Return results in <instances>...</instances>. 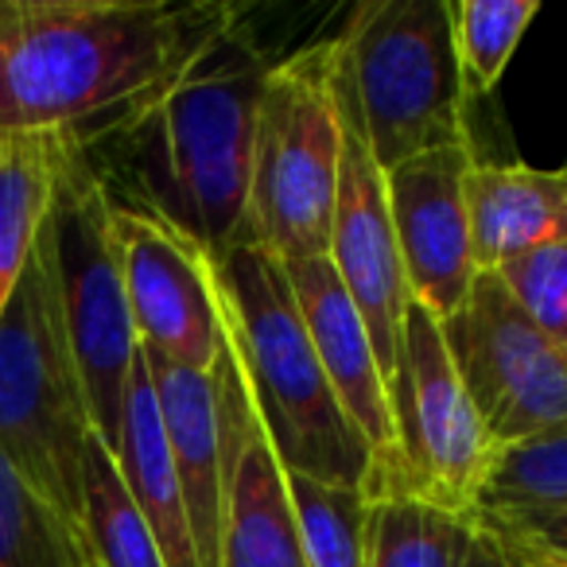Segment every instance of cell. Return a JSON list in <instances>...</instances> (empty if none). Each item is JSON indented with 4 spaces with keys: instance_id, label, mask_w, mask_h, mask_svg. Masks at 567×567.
<instances>
[{
    "instance_id": "18",
    "label": "cell",
    "mask_w": 567,
    "mask_h": 567,
    "mask_svg": "<svg viewBox=\"0 0 567 567\" xmlns=\"http://www.w3.org/2000/svg\"><path fill=\"white\" fill-rule=\"evenodd\" d=\"M71 136L74 133L0 136V311L43 234Z\"/></svg>"
},
{
    "instance_id": "21",
    "label": "cell",
    "mask_w": 567,
    "mask_h": 567,
    "mask_svg": "<svg viewBox=\"0 0 567 567\" xmlns=\"http://www.w3.org/2000/svg\"><path fill=\"white\" fill-rule=\"evenodd\" d=\"M451 40L466 97H486L505 79L540 0H447Z\"/></svg>"
},
{
    "instance_id": "4",
    "label": "cell",
    "mask_w": 567,
    "mask_h": 567,
    "mask_svg": "<svg viewBox=\"0 0 567 567\" xmlns=\"http://www.w3.org/2000/svg\"><path fill=\"white\" fill-rule=\"evenodd\" d=\"M94 435L86 389L66 342L48 234H40L0 311V455L79 536Z\"/></svg>"
},
{
    "instance_id": "3",
    "label": "cell",
    "mask_w": 567,
    "mask_h": 567,
    "mask_svg": "<svg viewBox=\"0 0 567 567\" xmlns=\"http://www.w3.org/2000/svg\"><path fill=\"white\" fill-rule=\"evenodd\" d=\"M210 265L229 354L284 471L370 497V447L319 365L284 265L252 245H234Z\"/></svg>"
},
{
    "instance_id": "20",
    "label": "cell",
    "mask_w": 567,
    "mask_h": 567,
    "mask_svg": "<svg viewBox=\"0 0 567 567\" xmlns=\"http://www.w3.org/2000/svg\"><path fill=\"white\" fill-rule=\"evenodd\" d=\"M82 544L90 567H167L128 494L113 451L94 435L82 478Z\"/></svg>"
},
{
    "instance_id": "12",
    "label": "cell",
    "mask_w": 567,
    "mask_h": 567,
    "mask_svg": "<svg viewBox=\"0 0 567 567\" xmlns=\"http://www.w3.org/2000/svg\"><path fill=\"white\" fill-rule=\"evenodd\" d=\"M474 156V144H451L385 172L389 218L404 280L412 303H420L435 323H451L466 308L478 280L466 218V175Z\"/></svg>"
},
{
    "instance_id": "13",
    "label": "cell",
    "mask_w": 567,
    "mask_h": 567,
    "mask_svg": "<svg viewBox=\"0 0 567 567\" xmlns=\"http://www.w3.org/2000/svg\"><path fill=\"white\" fill-rule=\"evenodd\" d=\"M284 272H288V284H292L296 308L303 316V327H308V339L319 354V365H323L347 420L362 435L365 447H370L373 458L370 502L404 497V494L416 497L409 458H404V443L393 420V404H389L385 381H381L378 354H373V342L365 334L362 316L350 303L331 260L327 257L288 260Z\"/></svg>"
},
{
    "instance_id": "24",
    "label": "cell",
    "mask_w": 567,
    "mask_h": 567,
    "mask_svg": "<svg viewBox=\"0 0 567 567\" xmlns=\"http://www.w3.org/2000/svg\"><path fill=\"white\" fill-rule=\"evenodd\" d=\"M567 509V435L497 451L478 502V517Z\"/></svg>"
},
{
    "instance_id": "14",
    "label": "cell",
    "mask_w": 567,
    "mask_h": 567,
    "mask_svg": "<svg viewBox=\"0 0 567 567\" xmlns=\"http://www.w3.org/2000/svg\"><path fill=\"white\" fill-rule=\"evenodd\" d=\"M226 381V525L221 567H308L288 471L276 458L260 416L245 393L234 354H221Z\"/></svg>"
},
{
    "instance_id": "7",
    "label": "cell",
    "mask_w": 567,
    "mask_h": 567,
    "mask_svg": "<svg viewBox=\"0 0 567 567\" xmlns=\"http://www.w3.org/2000/svg\"><path fill=\"white\" fill-rule=\"evenodd\" d=\"M43 234H48L66 342L86 389L90 420L97 440L113 451L141 342H136L125 280H121L110 195L82 156L79 136H71V148H66Z\"/></svg>"
},
{
    "instance_id": "23",
    "label": "cell",
    "mask_w": 567,
    "mask_h": 567,
    "mask_svg": "<svg viewBox=\"0 0 567 567\" xmlns=\"http://www.w3.org/2000/svg\"><path fill=\"white\" fill-rule=\"evenodd\" d=\"M288 494L300 520L308 567H365L370 497L362 489L331 486L288 471Z\"/></svg>"
},
{
    "instance_id": "8",
    "label": "cell",
    "mask_w": 567,
    "mask_h": 567,
    "mask_svg": "<svg viewBox=\"0 0 567 567\" xmlns=\"http://www.w3.org/2000/svg\"><path fill=\"white\" fill-rule=\"evenodd\" d=\"M339 48V40H334ZM334 97H339L342 121V159H339V195H334V221H331V260L334 276L347 288L350 303L362 316L365 334L373 342V354L381 365L389 404H393L396 432L404 443L409 427V365H404V334H409L412 292L404 280L401 249L393 237L385 198V172L373 159L365 141L362 117H358L354 94L342 79V63L334 59Z\"/></svg>"
},
{
    "instance_id": "10",
    "label": "cell",
    "mask_w": 567,
    "mask_h": 567,
    "mask_svg": "<svg viewBox=\"0 0 567 567\" xmlns=\"http://www.w3.org/2000/svg\"><path fill=\"white\" fill-rule=\"evenodd\" d=\"M110 218L141 350L183 370L210 373L226 350L210 252L172 221L113 198Z\"/></svg>"
},
{
    "instance_id": "9",
    "label": "cell",
    "mask_w": 567,
    "mask_h": 567,
    "mask_svg": "<svg viewBox=\"0 0 567 567\" xmlns=\"http://www.w3.org/2000/svg\"><path fill=\"white\" fill-rule=\"evenodd\" d=\"M443 327L455 370L497 451L567 435V350L478 272L466 308Z\"/></svg>"
},
{
    "instance_id": "1",
    "label": "cell",
    "mask_w": 567,
    "mask_h": 567,
    "mask_svg": "<svg viewBox=\"0 0 567 567\" xmlns=\"http://www.w3.org/2000/svg\"><path fill=\"white\" fill-rule=\"evenodd\" d=\"M272 63L241 9L229 12L167 79L79 133L105 195L172 221L210 257L241 245L252 125Z\"/></svg>"
},
{
    "instance_id": "11",
    "label": "cell",
    "mask_w": 567,
    "mask_h": 567,
    "mask_svg": "<svg viewBox=\"0 0 567 567\" xmlns=\"http://www.w3.org/2000/svg\"><path fill=\"white\" fill-rule=\"evenodd\" d=\"M404 365L412 393L409 427H404L412 489L440 509L478 517L497 447L474 412L471 393L463 389L455 358L443 342V327L420 303H412L409 311Z\"/></svg>"
},
{
    "instance_id": "22",
    "label": "cell",
    "mask_w": 567,
    "mask_h": 567,
    "mask_svg": "<svg viewBox=\"0 0 567 567\" xmlns=\"http://www.w3.org/2000/svg\"><path fill=\"white\" fill-rule=\"evenodd\" d=\"M0 567H90L82 536L0 455Z\"/></svg>"
},
{
    "instance_id": "17",
    "label": "cell",
    "mask_w": 567,
    "mask_h": 567,
    "mask_svg": "<svg viewBox=\"0 0 567 567\" xmlns=\"http://www.w3.org/2000/svg\"><path fill=\"white\" fill-rule=\"evenodd\" d=\"M113 458H117L121 478H125L144 525L156 536L164 564L198 567L195 533H190V517L179 494V478H175L172 451H167L164 420H159L144 354H136V370L133 381H128L125 416H121V435L117 447H113Z\"/></svg>"
},
{
    "instance_id": "16",
    "label": "cell",
    "mask_w": 567,
    "mask_h": 567,
    "mask_svg": "<svg viewBox=\"0 0 567 567\" xmlns=\"http://www.w3.org/2000/svg\"><path fill=\"white\" fill-rule=\"evenodd\" d=\"M466 218L478 272H502L528 252L567 241V167L474 156L466 175Z\"/></svg>"
},
{
    "instance_id": "25",
    "label": "cell",
    "mask_w": 567,
    "mask_h": 567,
    "mask_svg": "<svg viewBox=\"0 0 567 567\" xmlns=\"http://www.w3.org/2000/svg\"><path fill=\"white\" fill-rule=\"evenodd\" d=\"M494 276L517 300V308L567 350V241L528 252Z\"/></svg>"
},
{
    "instance_id": "27",
    "label": "cell",
    "mask_w": 567,
    "mask_h": 567,
    "mask_svg": "<svg viewBox=\"0 0 567 567\" xmlns=\"http://www.w3.org/2000/svg\"><path fill=\"white\" fill-rule=\"evenodd\" d=\"M463 567H540L528 556H520L513 544H505L497 533H489L478 517H474V536H471V551H466Z\"/></svg>"
},
{
    "instance_id": "26",
    "label": "cell",
    "mask_w": 567,
    "mask_h": 567,
    "mask_svg": "<svg viewBox=\"0 0 567 567\" xmlns=\"http://www.w3.org/2000/svg\"><path fill=\"white\" fill-rule=\"evenodd\" d=\"M489 533L540 567H567V509L517 513V517H478Z\"/></svg>"
},
{
    "instance_id": "28",
    "label": "cell",
    "mask_w": 567,
    "mask_h": 567,
    "mask_svg": "<svg viewBox=\"0 0 567 567\" xmlns=\"http://www.w3.org/2000/svg\"><path fill=\"white\" fill-rule=\"evenodd\" d=\"M564 167H567V159H564Z\"/></svg>"
},
{
    "instance_id": "2",
    "label": "cell",
    "mask_w": 567,
    "mask_h": 567,
    "mask_svg": "<svg viewBox=\"0 0 567 567\" xmlns=\"http://www.w3.org/2000/svg\"><path fill=\"white\" fill-rule=\"evenodd\" d=\"M234 4L0 0V136L86 133L175 71Z\"/></svg>"
},
{
    "instance_id": "5",
    "label": "cell",
    "mask_w": 567,
    "mask_h": 567,
    "mask_svg": "<svg viewBox=\"0 0 567 567\" xmlns=\"http://www.w3.org/2000/svg\"><path fill=\"white\" fill-rule=\"evenodd\" d=\"M334 59V32L319 35L276 59L260 90L241 245L280 265L327 257L331 249L342 159Z\"/></svg>"
},
{
    "instance_id": "6",
    "label": "cell",
    "mask_w": 567,
    "mask_h": 567,
    "mask_svg": "<svg viewBox=\"0 0 567 567\" xmlns=\"http://www.w3.org/2000/svg\"><path fill=\"white\" fill-rule=\"evenodd\" d=\"M339 63L381 172L474 144L447 0H365L334 32Z\"/></svg>"
},
{
    "instance_id": "15",
    "label": "cell",
    "mask_w": 567,
    "mask_h": 567,
    "mask_svg": "<svg viewBox=\"0 0 567 567\" xmlns=\"http://www.w3.org/2000/svg\"><path fill=\"white\" fill-rule=\"evenodd\" d=\"M144 354V350H141ZM226 354V350H221ZM164 420L179 494L195 533L198 567H221V525H226V381L221 358L210 373L183 370L156 354H144Z\"/></svg>"
},
{
    "instance_id": "19",
    "label": "cell",
    "mask_w": 567,
    "mask_h": 567,
    "mask_svg": "<svg viewBox=\"0 0 567 567\" xmlns=\"http://www.w3.org/2000/svg\"><path fill=\"white\" fill-rule=\"evenodd\" d=\"M474 517H458L424 497H381L365 520V567H463Z\"/></svg>"
}]
</instances>
